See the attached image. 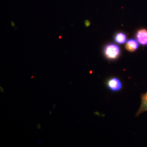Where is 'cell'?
<instances>
[{"instance_id":"7","label":"cell","mask_w":147,"mask_h":147,"mask_svg":"<svg viewBox=\"0 0 147 147\" xmlns=\"http://www.w3.org/2000/svg\"><path fill=\"white\" fill-rule=\"evenodd\" d=\"M85 25L86 27L89 26L90 25V22L88 20H86L85 22Z\"/></svg>"},{"instance_id":"4","label":"cell","mask_w":147,"mask_h":147,"mask_svg":"<svg viewBox=\"0 0 147 147\" xmlns=\"http://www.w3.org/2000/svg\"><path fill=\"white\" fill-rule=\"evenodd\" d=\"M141 106L139 110L137 111L136 116H139L142 113L147 111V92L141 96Z\"/></svg>"},{"instance_id":"9","label":"cell","mask_w":147,"mask_h":147,"mask_svg":"<svg viewBox=\"0 0 147 147\" xmlns=\"http://www.w3.org/2000/svg\"><path fill=\"white\" fill-rule=\"evenodd\" d=\"M62 37L61 36H59V39H61V38Z\"/></svg>"},{"instance_id":"3","label":"cell","mask_w":147,"mask_h":147,"mask_svg":"<svg viewBox=\"0 0 147 147\" xmlns=\"http://www.w3.org/2000/svg\"><path fill=\"white\" fill-rule=\"evenodd\" d=\"M137 41L142 46L147 45V30L142 29L139 30L136 34Z\"/></svg>"},{"instance_id":"1","label":"cell","mask_w":147,"mask_h":147,"mask_svg":"<svg viewBox=\"0 0 147 147\" xmlns=\"http://www.w3.org/2000/svg\"><path fill=\"white\" fill-rule=\"evenodd\" d=\"M104 55L109 60L117 59L121 55V50L119 46L115 43H109L105 46L103 50Z\"/></svg>"},{"instance_id":"8","label":"cell","mask_w":147,"mask_h":147,"mask_svg":"<svg viewBox=\"0 0 147 147\" xmlns=\"http://www.w3.org/2000/svg\"><path fill=\"white\" fill-rule=\"evenodd\" d=\"M11 25L12 27H14L15 26V24L13 23V21H11Z\"/></svg>"},{"instance_id":"2","label":"cell","mask_w":147,"mask_h":147,"mask_svg":"<svg viewBox=\"0 0 147 147\" xmlns=\"http://www.w3.org/2000/svg\"><path fill=\"white\" fill-rule=\"evenodd\" d=\"M108 88L113 92H118L122 88V84L121 80L116 77H113L108 79L106 83Z\"/></svg>"},{"instance_id":"6","label":"cell","mask_w":147,"mask_h":147,"mask_svg":"<svg viewBox=\"0 0 147 147\" xmlns=\"http://www.w3.org/2000/svg\"><path fill=\"white\" fill-rule=\"evenodd\" d=\"M114 40L116 42L119 44H123L126 42L127 41V36L123 32H119L116 34L114 36Z\"/></svg>"},{"instance_id":"5","label":"cell","mask_w":147,"mask_h":147,"mask_svg":"<svg viewBox=\"0 0 147 147\" xmlns=\"http://www.w3.org/2000/svg\"><path fill=\"white\" fill-rule=\"evenodd\" d=\"M138 41L134 39H129L127 42L125 48L127 51L130 52H134L139 48Z\"/></svg>"}]
</instances>
